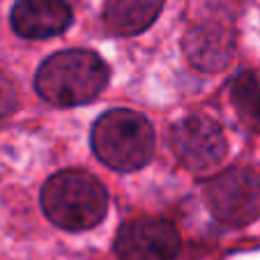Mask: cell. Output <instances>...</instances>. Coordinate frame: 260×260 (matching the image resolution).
<instances>
[{"instance_id": "1", "label": "cell", "mask_w": 260, "mask_h": 260, "mask_svg": "<svg viewBox=\"0 0 260 260\" xmlns=\"http://www.w3.org/2000/svg\"><path fill=\"white\" fill-rule=\"evenodd\" d=\"M108 67L97 53L81 49L60 51L42 62L35 90L53 106H81L106 88Z\"/></svg>"}, {"instance_id": "2", "label": "cell", "mask_w": 260, "mask_h": 260, "mask_svg": "<svg viewBox=\"0 0 260 260\" xmlns=\"http://www.w3.org/2000/svg\"><path fill=\"white\" fill-rule=\"evenodd\" d=\"M42 207L55 226L64 231H88L106 216L108 193L90 173L62 171L44 184Z\"/></svg>"}, {"instance_id": "3", "label": "cell", "mask_w": 260, "mask_h": 260, "mask_svg": "<svg viewBox=\"0 0 260 260\" xmlns=\"http://www.w3.org/2000/svg\"><path fill=\"white\" fill-rule=\"evenodd\" d=\"M92 150L115 171H138L152 159V124L136 111L113 108L94 122Z\"/></svg>"}, {"instance_id": "4", "label": "cell", "mask_w": 260, "mask_h": 260, "mask_svg": "<svg viewBox=\"0 0 260 260\" xmlns=\"http://www.w3.org/2000/svg\"><path fill=\"white\" fill-rule=\"evenodd\" d=\"M210 212L226 226L242 228L260 214V175L249 166H233L205 187Z\"/></svg>"}, {"instance_id": "5", "label": "cell", "mask_w": 260, "mask_h": 260, "mask_svg": "<svg viewBox=\"0 0 260 260\" xmlns=\"http://www.w3.org/2000/svg\"><path fill=\"white\" fill-rule=\"evenodd\" d=\"M168 143L177 161L196 173L216 168L223 161L228 150L226 134L221 124L207 115H189L175 122Z\"/></svg>"}, {"instance_id": "6", "label": "cell", "mask_w": 260, "mask_h": 260, "mask_svg": "<svg viewBox=\"0 0 260 260\" xmlns=\"http://www.w3.org/2000/svg\"><path fill=\"white\" fill-rule=\"evenodd\" d=\"M115 253L120 260H175L180 253V235L164 219H134L118 231Z\"/></svg>"}, {"instance_id": "7", "label": "cell", "mask_w": 260, "mask_h": 260, "mask_svg": "<svg viewBox=\"0 0 260 260\" xmlns=\"http://www.w3.org/2000/svg\"><path fill=\"white\" fill-rule=\"evenodd\" d=\"M182 49L187 60L201 72H221L235 53V32L223 21H198L184 32Z\"/></svg>"}, {"instance_id": "8", "label": "cell", "mask_w": 260, "mask_h": 260, "mask_svg": "<svg viewBox=\"0 0 260 260\" xmlns=\"http://www.w3.org/2000/svg\"><path fill=\"white\" fill-rule=\"evenodd\" d=\"M72 23V7L64 0H16L12 28L25 40H49Z\"/></svg>"}, {"instance_id": "9", "label": "cell", "mask_w": 260, "mask_h": 260, "mask_svg": "<svg viewBox=\"0 0 260 260\" xmlns=\"http://www.w3.org/2000/svg\"><path fill=\"white\" fill-rule=\"evenodd\" d=\"M164 0H106L104 21L115 35H138L147 30L161 14Z\"/></svg>"}, {"instance_id": "10", "label": "cell", "mask_w": 260, "mask_h": 260, "mask_svg": "<svg viewBox=\"0 0 260 260\" xmlns=\"http://www.w3.org/2000/svg\"><path fill=\"white\" fill-rule=\"evenodd\" d=\"M231 102L242 122L260 134V74L242 72L231 85Z\"/></svg>"}, {"instance_id": "11", "label": "cell", "mask_w": 260, "mask_h": 260, "mask_svg": "<svg viewBox=\"0 0 260 260\" xmlns=\"http://www.w3.org/2000/svg\"><path fill=\"white\" fill-rule=\"evenodd\" d=\"M14 108H16V90L12 85V81L0 72V118L10 115Z\"/></svg>"}]
</instances>
